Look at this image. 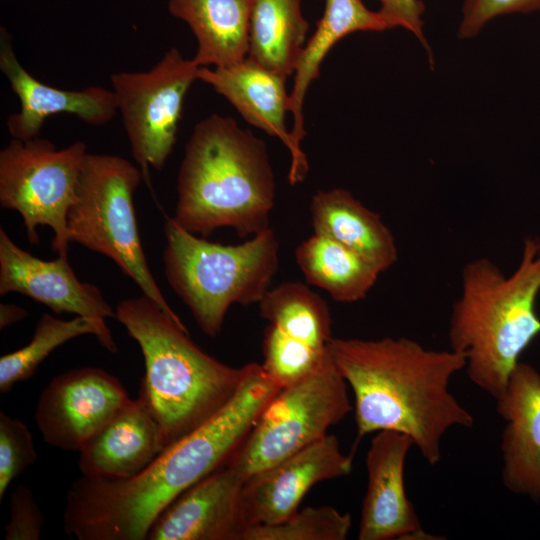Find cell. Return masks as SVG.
I'll return each instance as SVG.
<instances>
[{"label":"cell","mask_w":540,"mask_h":540,"mask_svg":"<svg viewBox=\"0 0 540 540\" xmlns=\"http://www.w3.org/2000/svg\"><path fill=\"white\" fill-rule=\"evenodd\" d=\"M281 386L262 364L248 363L235 396L197 429L166 447L127 479L82 476L70 486L64 530L78 540H145L179 495L226 465Z\"/></svg>","instance_id":"1"},{"label":"cell","mask_w":540,"mask_h":540,"mask_svg":"<svg viewBox=\"0 0 540 540\" xmlns=\"http://www.w3.org/2000/svg\"><path fill=\"white\" fill-rule=\"evenodd\" d=\"M328 350L353 391L358 439L382 430L401 432L436 465L446 432L473 426V415L449 389L453 375L466 366L463 353L427 349L406 337H333Z\"/></svg>","instance_id":"2"},{"label":"cell","mask_w":540,"mask_h":540,"mask_svg":"<svg viewBox=\"0 0 540 540\" xmlns=\"http://www.w3.org/2000/svg\"><path fill=\"white\" fill-rule=\"evenodd\" d=\"M276 184L266 143L234 119L211 114L188 139L174 220L207 237L229 227L242 238L270 228Z\"/></svg>","instance_id":"3"},{"label":"cell","mask_w":540,"mask_h":540,"mask_svg":"<svg viewBox=\"0 0 540 540\" xmlns=\"http://www.w3.org/2000/svg\"><path fill=\"white\" fill-rule=\"evenodd\" d=\"M540 240L526 238L521 262L506 276L489 258L466 263L454 302L450 349L466 356L469 379L496 399L506 388L521 353L540 333Z\"/></svg>","instance_id":"4"},{"label":"cell","mask_w":540,"mask_h":540,"mask_svg":"<svg viewBox=\"0 0 540 540\" xmlns=\"http://www.w3.org/2000/svg\"><path fill=\"white\" fill-rule=\"evenodd\" d=\"M115 319L141 349L139 396L159 424L164 449L218 413L242 385L248 364L232 367L208 355L146 296L120 301Z\"/></svg>","instance_id":"5"},{"label":"cell","mask_w":540,"mask_h":540,"mask_svg":"<svg viewBox=\"0 0 540 540\" xmlns=\"http://www.w3.org/2000/svg\"><path fill=\"white\" fill-rule=\"evenodd\" d=\"M164 234L166 279L209 337L220 333L233 304H258L278 269L280 246L271 227L241 244L223 245L166 217Z\"/></svg>","instance_id":"6"},{"label":"cell","mask_w":540,"mask_h":540,"mask_svg":"<svg viewBox=\"0 0 540 540\" xmlns=\"http://www.w3.org/2000/svg\"><path fill=\"white\" fill-rule=\"evenodd\" d=\"M141 181V170L129 160L87 153L76 200L67 215L70 240L110 258L142 295L187 329L167 303L143 251L133 203Z\"/></svg>","instance_id":"7"},{"label":"cell","mask_w":540,"mask_h":540,"mask_svg":"<svg viewBox=\"0 0 540 540\" xmlns=\"http://www.w3.org/2000/svg\"><path fill=\"white\" fill-rule=\"evenodd\" d=\"M352 409L348 384L329 353L313 372L278 390L226 465L245 481L324 438Z\"/></svg>","instance_id":"8"},{"label":"cell","mask_w":540,"mask_h":540,"mask_svg":"<svg viewBox=\"0 0 540 540\" xmlns=\"http://www.w3.org/2000/svg\"><path fill=\"white\" fill-rule=\"evenodd\" d=\"M87 153L82 141L57 149L39 136L12 138L0 151V205L21 215L30 244L39 243L38 226H49L54 232L52 249L68 255L67 215Z\"/></svg>","instance_id":"9"},{"label":"cell","mask_w":540,"mask_h":540,"mask_svg":"<svg viewBox=\"0 0 540 540\" xmlns=\"http://www.w3.org/2000/svg\"><path fill=\"white\" fill-rule=\"evenodd\" d=\"M199 68L173 47L147 71L110 76L132 157L151 193L150 169L161 170L173 151L184 99Z\"/></svg>","instance_id":"10"},{"label":"cell","mask_w":540,"mask_h":540,"mask_svg":"<svg viewBox=\"0 0 540 540\" xmlns=\"http://www.w3.org/2000/svg\"><path fill=\"white\" fill-rule=\"evenodd\" d=\"M131 400L114 375L101 368L81 367L57 375L47 384L34 418L48 445L79 452Z\"/></svg>","instance_id":"11"},{"label":"cell","mask_w":540,"mask_h":540,"mask_svg":"<svg viewBox=\"0 0 540 540\" xmlns=\"http://www.w3.org/2000/svg\"><path fill=\"white\" fill-rule=\"evenodd\" d=\"M353 453L344 454L337 438L321 440L250 476L244 481L243 503L251 526L287 520L315 484L348 475Z\"/></svg>","instance_id":"12"},{"label":"cell","mask_w":540,"mask_h":540,"mask_svg":"<svg viewBox=\"0 0 540 540\" xmlns=\"http://www.w3.org/2000/svg\"><path fill=\"white\" fill-rule=\"evenodd\" d=\"M244 479L224 465L189 487L151 525L148 540H245Z\"/></svg>","instance_id":"13"},{"label":"cell","mask_w":540,"mask_h":540,"mask_svg":"<svg viewBox=\"0 0 540 540\" xmlns=\"http://www.w3.org/2000/svg\"><path fill=\"white\" fill-rule=\"evenodd\" d=\"M412 445L410 436L397 431H378L372 438L359 540L438 539L424 531L405 491V460Z\"/></svg>","instance_id":"14"},{"label":"cell","mask_w":540,"mask_h":540,"mask_svg":"<svg viewBox=\"0 0 540 540\" xmlns=\"http://www.w3.org/2000/svg\"><path fill=\"white\" fill-rule=\"evenodd\" d=\"M20 293L49 307L54 313H72L95 321L110 331L105 319L115 310L94 284L82 282L70 266L68 255L42 260L20 248L0 228V295Z\"/></svg>","instance_id":"15"},{"label":"cell","mask_w":540,"mask_h":540,"mask_svg":"<svg viewBox=\"0 0 540 540\" xmlns=\"http://www.w3.org/2000/svg\"><path fill=\"white\" fill-rule=\"evenodd\" d=\"M0 70L20 102V110L6 120L12 138L28 140L39 136L45 120L60 113L74 115L89 125L102 126L118 112L113 90L101 86L64 90L37 80L19 62L11 37L3 28L0 33Z\"/></svg>","instance_id":"16"},{"label":"cell","mask_w":540,"mask_h":540,"mask_svg":"<svg viewBox=\"0 0 540 540\" xmlns=\"http://www.w3.org/2000/svg\"><path fill=\"white\" fill-rule=\"evenodd\" d=\"M286 79L248 57L229 67H200L198 72V80L226 98L247 123L279 138L287 147L291 156L288 181L294 186L305 179L309 165L286 127V114L290 113Z\"/></svg>","instance_id":"17"},{"label":"cell","mask_w":540,"mask_h":540,"mask_svg":"<svg viewBox=\"0 0 540 540\" xmlns=\"http://www.w3.org/2000/svg\"><path fill=\"white\" fill-rule=\"evenodd\" d=\"M495 400L507 423L501 437L502 482L512 492L540 499V374L518 363Z\"/></svg>","instance_id":"18"},{"label":"cell","mask_w":540,"mask_h":540,"mask_svg":"<svg viewBox=\"0 0 540 540\" xmlns=\"http://www.w3.org/2000/svg\"><path fill=\"white\" fill-rule=\"evenodd\" d=\"M163 450L159 424L138 395L82 447L79 469L85 477L127 479Z\"/></svg>","instance_id":"19"},{"label":"cell","mask_w":540,"mask_h":540,"mask_svg":"<svg viewBox=\"0 0 540 540\" xmlns=\"http://www.w3.org/2000/svg\"><path fill=\"white\" fill-rule=\"evenodd\" d=\"M314 233L351 249L380 273L398 259L395 238L380 214L343 188L319 190L309 205Z\"/></svg>","instance_id":"20"},{"label":"cell","mask_w":540,"mask_h":540,"mask_svg":"<svg viewBox=\"0 0 540 540\" xmlns=\"http://www.w3.org/2000/svg\"><path fill=\"white\" fill-rule=\"evenodd\" d=\"M253 0H168L170 14L190 27L199 67L224 68L243 61L249 50Z\"/></svg>","instance_id":"21"},{"label":"cell","mask_w":540,"mask_h":540,"mask_svg":"<svg viewBox=\"0 0 540 540\" xmlns=\"http://www.w3.org/2000/svg\"><path fill=\"white\" fill-rule=\"evenodd\" d=\"M389 29L380 13L369 10L362 0H325L322 17L316 30L303 47L298 58L293 89L290 93V130L300 149L306 135L303 103L311 82L319 77L320 65L331 48L345 36L356 31H384Z\"/></svg>","instance_id":"22"},{"label":"cell","mask_w":540,"mask_h":540,"mask_svg":"<svg viewBox=\"0 0 540 540\" xmlns=\"http://www.w3.org/2000/svg\"><path fill=\"white\" fill-rule=\"evenodd\" d=\"M295 259L307 284L323 289L340 303L364 299L381 274L351 249L316 233L298 245Z\"/></svg>","instance_id":"23"},{"label":"cell","mask_w":540,"mask_h":540,"mask_svg":"<svg viewBox=\"0 0 540 540\" xmlns=\"http://www.w3.org/2000/svg\"><path fill=\"white\" fill-rule=\"evenodd\" d=\"M308 29L301 0H253L247 57L288 78L294 74Z\"/></svg>","instance_id":"24"},{"label":"cell","mask_w":540,"mask_h":540,"mask_svg":"<svg viewBox=\"0 0 540 540\" xmlns=\"http://www.w3.org/2000/svg\"><path fill=\"white\" fill-rule=\"evenodd\" d=\"M260 316L285 337L326 351L332 340V317L326 301L304 283L269 288L258 302Z\"/></svg>","instance_id":"25"},{"label":"cell","mask_w":540,"mask_h":540,"mask_svg":"<svg viewBox=\"0 0 540 540\" xmlns=\"http://www.w3.org/2000/svg\"><path fill=\"white\" fill-rule=\"evenodd\" d=\"M82 335H94L107 351H118L111 331L104 330L92 319L76 316L71 320H62L43 313L31 341L0 358V392L8 393L18 382L31 378L50 353Z\"/></svg>","instance_id":"26"},{"label":"cell","mask_w":540,"mask_h":540,"mask_svg":"<svg viewBox=\"0 0 540 540\" xmlns=\"http://www.w3.org/2000/svg\"><path fill=\"white\" fill-rule=\"evenodd\" d=\"M351 527L349 513L329 505L306 507L280 523L251 526L245 540H344Z\"/></svg>","instance_id":"27"},{"label":"cell","mask_w":540,"mask_h":540,"mask_svg":"<svg viewBox=\"0 0 540 540\" xmlns=\"http://www.w3.org/2000/svg\"><path fill=\"white\" fill-rule=\"evenodd\" d=\"M262 349V366L281 387L307 376L329 357V350L320 351L295 342L271 325L264 331Z\"/></svg>","instance_id":"28"},{"label":"cell","mask_w":540,"mask_h":540,"mask_svg":"<svg viewBox=\"0 0 540 540\" xmlns=\"http://www.w3.org/2000/svg\"><path fill=\"white\" fill-rule=\"evenodd\" d=\"M37 460L28 426L20 419L0 412V499L12 481Z\"/></svg>","instance_id":"29"},{"label":"cell","mask_w":540,"mask_h":540,"mask_svg":"<svg viewBox=\"0 0 540 540\" xmlns=\"http://www.w3.org/2000/svg\"><path fill=\"white\" fill-rule=\"evenodd\" d=\"M45 523L44 514L31 489L18 485L9 499V519L4 526L5 540H38Z\"/></svg>","instance_id":"30"},{"label":"cell","mask_w":540,"mask_h":540,"mask_svg":"<svg viewBox=\"0 0 540 540\" xmlns=\"http://www.w3.org/2000/svg\"><path fill=\"white\" fill-rule=\"evenodd\" d=\"M540 10V0H465L458 37L477 36L493 18L513 13H531Z\"/></svg>","instance_id":"31"},{"label":"cell","mask_w":540,"mask_h":540,"mask_svg":"<svg viewBox=\"0 0 540 540\" xmlns=\"http://www.w3.org/2000/svg\"><path fill=\"white\" fill-rule=\"evenodd\" d=\"M380 2L379 13L387 23L389 29L402 27L420 41L433 62L432 51L424 35L423 14L425 5L422 0H378Z\"/></svg>","instance_id":"32"},{"label":"cell","mask_w":540,"mask_h":540,"mask_svg":"<svg viewBox=\"0 0 540 540\" xmlns=\"http://www.w3.org/2000/svg\"><path fill=\"white\" fill-rule=\"evenodd\" d=\"M28 312L15 304L1 303L0 304V329L3 330L8 326L25 319Z\"/></svg>","instance_id":"33"}]
</instances>
